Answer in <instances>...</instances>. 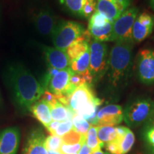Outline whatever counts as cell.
Instances as JSON below:
<instances>
[{
	"mask_svg": "<svg viewBox=\"0 0 154 154\" xmlns=\"http://www.w3.org/2000/svg\"><path fill=\"white\" fill-rule=\"evenodd\" d=\"M5 79L15 106L22 113L30 112L31 107L45 91L42 83L22 65L9 66Z\"/></svg>",
	"mask_w": 154,
	"mask_h": 154,
	"instance_id": "cell-1",
	"label": "cell"
},
{
	"mask_svg": "<svg viewBox=\"0 0 154 154\" xmlns=\"http://www.w3.org/2000/svg\"><path fill=\"white\" fill-rule=\"evenodd\" d=\"M134 44L115 42L111 48L108 64V81L113 88H119L129 78Z\"/></svg>",
	"mask_w": 154,
	"mask_h": 154,
	"instance_id": "cell-2",
	"label": "cell"
},
{
	"mask_svg": "<svg viewBox=\"0 0 154 154\" xmlns=\"http://www.w3.org/2000/svg\"><path fill=\"white\" fill-rule=\"evenodd\" d=\"M124 113L127 126L132 128L140 126L154 118V101L150 99H137L127 105Z\"/></svg>",
	"mask_w": 154,
	"mask_h": 154,
	"instance_id": "cell-3",
	"label": "cell"
},
{
	"mask_svg": "<svg viewBox=\"0 0 154 154\" xmlns=\"http://www.w3.org/2000/svg\"><path fill=\"white\" fill-rule=\"evenodd\" d=\"M72 74L70 67L64 70L49 68L41 83L44 90H47L57 96H64L69 99L75 90L70 85V79Z\"/></svg>",
	"mask_w": 154,
	"mask_h": 154,
	"instance_id": "cell-4",
	"label": "cell"
},
{
	"mask_svg": "<svg viewBox=\"0 0 154 154\" xmlns=\"http://www.w3.org/2000/svg\"><path fill=\"white\" fill-rule=\"evenodd\" d=\"M86 32L84 25L73 21L58 23L51 36L54 47L66 51L69 46L79 39Z\"/></svg>",
	"mask_w": 154,
	"mask_h": 154,
	"instance_id": "cell-5",
	"label": "cell"
},
{
	"mask_svg": "<svg viewBox=\"0 0 154 154\" xmlns=\"http://www.w3.org/2000/svg\"><path fill=\"white\" fill-rule=\"evenodd\" d=\"M138 9L136 7H130L113 22V36L111 42L133 43V27Z\"/></svg>",
	"mask_w": 154,
	"mask_h": 154,
	"instance_id": "cell-6",
	"label": "cell"
},
{
	"mask_svg": "<svg viewBox=\"0 0 154 154\" xmlns=\"http://www.w3.org/2000/svg\"><path fill=\"white\" fill-rule=\"evenodd\" d=\"M90 65L89 71L97 82L107 72L109 54L107 45L103 42L91 40L89 45Z\"/></svg>",
	"mask_w": 154,
	"mask_h": 154,
	"instance_id": "cell-7",
	"label": "cell"
},
{
	"mask_svg": "<svg viewBox=\"0 0 154 154\" xmlns=\"http://www.w3.org/2000/svg\"><path fill=\"white\" fill-rule=\"evenodd\" d=\"M113 27V22L96 10L88 20L87 31L92 40L104 43L112 40Z\"/></svg>",
	"mask_w": 154,
	"mask_h": 154,
	"instance_id": "cell-8",
	"label": "cell"
},
{
	"mask_svg": "<svg viewBox=\"0 0 154 154\" xmlns=\"http://www.w3.org/2000/svg\"><path fill=\"white\" fill-rule=\"evenodd\" d=\"M136 74L142 84L146 85L154 84V50L144 49L138 52Z\"/></svg>",
	"mask_w": 154,
	"mask_h": 154,
	"instance_id": "cell-9",
	"label": "cell"
},
{
	"mask_svg": "<svg viewBox=\"0 0 154 154\" xmlns=\"http://www.w3.org/2000/svg\"><path fill=\"white\" fill-rule=\"evenodd\" d=\"M131 0H96V10L114 22L130 6Z\"/></svg>",
	"mask_w": 154,
	"mask_h": 154,
	"instance_id": "cell-10",
	"label": "cell"
},
{
	"mask_svg": "<svg viewBox=\"0 0 154 154\" xmlns=\"http://www.w3.org/2000/svg\"><path fill=\"white\" fill-rule=\"evenodd\" d=\"M122 107L117 104H109L101 108L96 114L94 126H111L120 124L124 120Z\"/></svg>",
	"mask_w": 154,
	"mask_h": 154,
	"instance_id": "cell-11",
	"label": "cell"
},
{
	"mask_svg": "<svg viewBox=\"0 0 154 154\" xmlns=\"http://www.w3.org/2000/svg\"><path fill=\"white\" fill-rule=\"evenodd\" d=\"M34 26L40 34L44 36H51L53 35L59 22L54 14L48 9H42L32 15Z\"/></svg>",
	"mask_w": 154,
	"mask_h": 154,
	"instance_id": "cell-12",
	"label": "cell"
},
{
	"mask_svg": "<svg viewBox=\"0 0 154 154\" xmlns=\"http://www.w3.org/2000/svg\"><path fill=\"white\" fill-rule=\"evenodd\" d=\"M154 28V15L145 12L138 14L135 20L133 27V40L134 42H143L153 32Z\"/></svg>",
	"mask_w": 154,
	"mask_h": 154,
	"instance_id": "cell-13",
	"label": "cell"
},
{
	"mask_svg": "<svg viewBox=\"0 0 154 154\" xmlns=\"http://www.w3.org/2000/svg\"><path fill=\"white\" fill-rule=\"evenodd\" d=\"M20 142V131L9 127L0 132V154H17Z\"/></svg>",
	"mask_w": 154,
	"mask_h": 154,
	"instance_id": "cell-14",
	"label": "cell"
},
{
	"mask_svg": "<svg viewBox=\"0 0 154 154\" xmlns=\"http://www.w3.org/2000/svg\"><path fill=\"white\" fill-rule=\"evenodd\" d=\"M42 50L49 68L57 70H64L70 67V60L65 51L54 47H51L47 46H43Z\"/></svg>",
	"mask_w": 154,
	"mask_h": 154,
	"instance_id": "cell-15",
	"label": "cell"
},
{
	"mask_svg": "<svg viewBox=\"0 0 154 154\" xmlns=\"http://www.w3.org/2000/svg\"><path fill=\"white\" fill-rule=\"evenodd\" d=\"M45 139L41 128H34L27 136L22 154H48Z\"/></svg>",
	"mask_w": 154,
	"mask_h": 154,
	"instance_id": "cell-16",
	"label": "cell"
},
{
	"mask_svg": "<svg viewBox=\"0 0 154 154\" xmlns=\"http://www.w3.org/2000/svg\"><path fill=\"white\" fill-rule=\"evenodd\" d=\"M30 112L44 127L49 126L52 121L49 106L46 101L40 99L35 102L30 109Z\"/></svg>",
	"mask_w": 154,
	"mask_h": 154,
	"instance_id": "cell-17",
	"label": "cell"
},
{
	"mask_svg": "<svg viewBox=\"0 0 154 154\" xmlns=\"http://www.w3.org/2000/svg\"><path fill=\"white\" fill-rule=\"evenodd\" d=\"M49 106L53 121L62 122L72 119L74 113L66 106L62 104L58 101Z\"/></svg>",
	"mask_w": 154,
	"mask_h": 154,
	"instance_id": "cell-18",
	"label": "cell"
},
{
	"mask_svg": "<svg viewBox=\"0 0 154 154\" xmlns=\"http://www.w3.org/2000/svg\"><path fill=\"white\" fill-rule=\"evenodd\" d=\"M60 5L69 12L79 17L84 18L83 10L86 3L88 0H59Z\"/></svg>",
	"mask_w": 154,
	"mask_h": 154,
	"instance_id": "cell-19",
	"label": "cell"
},
{
	"mask_svg": "<svg viewBox=\"0 0 154 154\" xmlns=\"http://www.w3.org/2000/svg\"><path fill=\"white\" fill-rule=\"evenodd\" d=\"M89 65L90 51L88 49L76 60L71 62L70 69L74 74H82L89 70Z\"/></svg>",
	"mask_w": 154,
	"mask_h": 154,
	"instance_id": "cell-20",
	"label": "cell"
},
{
	"mask_svg": "<svg viewBox=\"0 0 154 154\" xmlns=\"http://www.w3.org/2000/svg\"><path fill=\"white\" fill-rule=\"evenodd\" d=\"M97 136L99 141L103 145L113 141L117 138L116 127L111 126H97Z\"/></svg>",
	"mask_w": 154,
	"mask_h": 154,
	"instance_id": "cell-21",
	"label": "cell"
},
{
	"mask_svg": "<svg viewBox=\"0 0 154 154\" xmlns=\"http://www.w3.org/2000/svg\"><path fill=\"white\" fill-rule=\"evenodd\" d=\"M85 143L91 151H95L96 149H101L105 145L99 141L97 136V126L94 125H91L88 129L87 134L86 136Z\"/></svg>",
	"mask_w": 154,
	"mask_h": 154,
	"instance_id": "cell-22",
	"label": "cell"
},
{
	"mask_svg": "<svg viewBox=\"0 0 154 154\" xmlns=\"http://www.w3.org/2000/svg\"><path fill=\"white\" fill-rule=\"evenodd\" d=\"M121 149L122 154H126L131 151L135 143V135L131 129L128 128L126 134L121 137H117Z\"/></svg>",
	"mask_w": 154,
	"mask_h": 154,
	"instance_id": "cell-23",
	"label": "cell"
},
{
	"mask_svg": "<svg viewBox=\"0 0 154 154\" xmlns=\"http://www.w3.org/2000/svg\"><path fill=\"white\" fill-rule=\"evenodd\" d=\"M72 120L74 129L83 136H86L91 124L86 119L83 118L82 116L76 114V113H74Z\"/></svg>",
	"mask_w": 154,
	"mask_h": 154,
	"instance_id": "cell-24",
	"label": "cell"
},
{
	"mask_svg": "<svg viewBox=\"0 0 154 154\" xmlns=\"http://www.w3.org/2000/svg\"><path fill=\"white\" fill-rule=\"evenodd\" d=\"M61 138H62L63 143L69 144V145H74L86 140V136L76 131L74 128L64 136H63Z\"/></svg>",
	"mask_w": 154,
	"mask_h": 154,
	"instance_id": "cell-25",
	"label": "cell"
},
{
	"mask_svg": "<svg viewBox=\"0 0 154 154\" xmlns=\"http://www.w3.org/2000/svg\"><path fill=\"white\" fill-rule=\"evenodd\" d=\"M62 143L61 137L56 135H50L46 137L45 146L47 151H59Z\"/></svg>",
	"mask_w": 154,
	"mask_h": 154,
	"instance_id": "cell-26",
	"label": "cell"
},
{
	"mask_svg": "<svg viewBox=\"0 0 154 154\" xmlns=\"http://www.w3.org/2000/svg\"><path fill=\"white\" fill-rule=\"evenodd\" d=\"M73 128H74V126H73L72 120L62 121V122H60L57 130L55 131L54 135L59 136V137H62L63 136H64L65 134L73 129Z\"/></svg>",
	"mask_w": 154,
	"mask_h": 154,
	"instance_id": "cell-27",
	"label": "cell"
},
{
	"mask_svg": "<svg viewBox=\"0 0 154 154\" xmlns=\"http://www.w3.org/2000/svg\"><path fill=\"white\" fill-rule=\"evenodd\" d=\"M86 140H84V141H82L81 143L76 144H74V145L62 143L59 151L62 154H79V152L83 143Z\"/></svg>",
	"mask_w": 154,
	"mask_h": 154,
	"instance_id": "cell-28",
	"label": "cell"
},
{
	"mask_svg": "<svg viewBox=\"0 0 154 154\" xmlns=\"http://www.w3.org/2000/svg\"><path fill=\"white\" fill-rule=\"evenodd\" d=\"M145 139L151 148H154V123L151 121L146 129Z\"/></svg>",
	"mask_w": 154,
	"mask_h": 154,
	"instance_id": "cell-29",
	"label": "cell"
},
{
	"mask_svg": "<svg viewBox=\"0 0 154 154\" xmlns=\"http://www.w3.org/2000/svg\"><path fill=\"white\" fill-rule=\"evenodd\" d=\"M105 149L106 152L110 154H122L120 144L116 139L106 144Z\"/></svg>",
	"mask_w": 154,
	"mask_h": 154,
	"instance_id": "cell-30",
	"label": "cell"
},
{
	"mask_svg": "<svg viewBox=\"0 0 154 154\" xmlns=\"http://www.w3.org/2000/svg\"><path fill=\"white\" fill-rule=\"evenodd\" d=\"M59 124H60V122H59V121L52 120V121L50 123L49 126L47 127V131L50 133V134H51V135H54L55 131L57 130V127L59 126Z\"/></svg>",
	"mask_w": 154,
	"mask_h": 154,
	"instance_id": "cell-31",
	"label": "cell"
},
{
	"mask_svg": "<svg viewBox=\"0 0 154 154\" xmlns=\"http://www.w3.org/2000/svg\"><path fill=\"white\" fill-rule=\"evenodd\" d=\"M91 149L88 147L85 142H84L83 143L82 148H81L79 152V154H91Z\"/></svg>",
	"mask_w": 154,
	"mask_h": 154,
	"instance_id": "cell-32",
	"label": "cell"
},
{
	"mask_svg": "<svg viewBox=\"0 0 154 154\" xmlns=\"http://www.w3.org/2000/svg\"><path fill=\"white\" fill-rule=\"evenodd\" d=\"M91 154H110V153H109L108 152H104L101 151V149H99L95 150V151H91Z\"/></svg>",
	"mask_w": 154,
	"mask_h": 154,
	"instance_id": "cell-33",
	"label": "cell"
},
{
	"mask_svg": "<svg viewBox=\"0 0 154 154\" xmlns=\"http://www.w3.org/2000/svg\"><path fill=\"white\" fill-rule=\"evenodd\" d=\"M48 154H62L59 151H48Z\"/></svg>",
	"mask_w": 154,
	"mask_h": 154,
	"instance_id": "cell-34",
	"label": "cell"
},
{
	"mask_svg": "<svg viewBox=\"0 0 154 154\" xmlns=\"http://www.w3.org/2000/svg\"><path fill=\"white\" fill-rule=\"evenodd\" d=\"M149 6L151 9L154 11V0H149Z\"/></svg>",
	"mask_w": 154,
	"mask_h": 154,
	"instance_id": "cell-35",
	"label": "cell"
},
{
	"mask_svg": "<svg viewBox=\"0 0 154 154\" xmlns=\"http://www.w3.org/2000/svg\"><path fill=\"white\" fill-rule=\"evenodd\" d=\"M151 154H154V148H151Z\"/></svg>",
	"mask_w": 154,
	"mask_h": 154,
	"instance_id": "cell-36",
	"label": "cell"
},
{
	"mask_svg": "<svg viewBox=\"0 0 154 154\" xmlns=\"http://www.w3.org/2000/svg\"><path fill=\"white\" fill-rule=\"evenodd\" d=\"M2 102V98H1V95H0V103H1Z\"/></svg>",
	"mask_w": 154,
	"mask_h": 154,
	"instance_id": "cell-37",
	"label": "cell"
},
{
	"mask_svg": "<svg viewBox=\"0 0 154 154\" xmlns=\"http://www.w3.org/2000/svg\"><path fill=\"white\" fill-rule=\"evenodd\" d=\"M151 121H153V122L154 123V118H153V119H152V120H151Z\"/></svg>",
	"mask_w": 154,
	"mask_h": 154,
	"instance_id": "cell-38",
	"label": "cell"
}]
</instances>
